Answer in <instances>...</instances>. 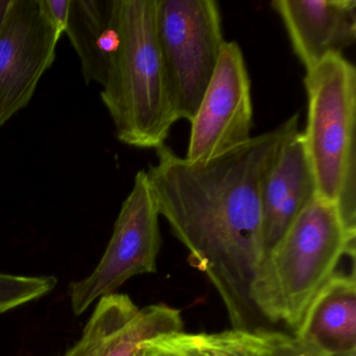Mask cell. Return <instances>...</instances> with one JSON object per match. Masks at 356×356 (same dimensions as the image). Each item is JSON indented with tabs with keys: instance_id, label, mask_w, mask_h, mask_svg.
I'll use <instances>...</instances> for the list:
<instances>
[{
	"instance_id": "cell-3",
	"label": "cell",
	"mask_w": 356,
	"mask_h": 356,
	"mask_svg": "<svg viewBox=\"0 0 356 356\" xmlns=\"http://www.w3.org/2000/svg\"><path fill=\"white\" fill-rule=\"evenodd\" d=\"M120 45L102 102L118 140L157 149L176 124L156 35V0H114Z\"/></svg>"
},
{
	"instance_id": "cell-16",
	"label": "cell",
	"mask_w": 356,
	"mask_h": 356,
	"mask_svg": "<svg viewBox=\"0 0 356 356\" xmlns=\"http://www.w3.org/2000/svg\"><path fill=\"white\" fill-rule=\"evenodd\" d=\"M40 3L47 17L64 34L70 15V0H40Z\"/></svg>"
},
{
	"instance_id": "cell-13",
	"label": "cell",
	"mask_w": 356,
	"mask_h": 356,
	"mask_svg": "<svg viewBox=\"0 0 356 356\" xmlns=\"http://www.w3.org/2000/svg\"><path fill=\"white\" fill-rule=\"evenodd\" d=\"M64 34L80 59L87 84L103 87L120 45L114 0H70Z\"/></svg>"
},
{
	"instance_id": "cell-14",
	"label": "cell",
	"mask_w": 356,
	"mask_h": 356,
	"mask_svg": "<svg viewBox=\"0 0 356 356\" xmlns=\"http://www.w3.org/2000/svg\"><path fill=\"white\" fill-rule=\"evenodd\" d=\"M195 347L206 356H259L252 330L231 329L222 332L189 333Z\"/></svg>"
},
{
	"instance_id": "cell-11",
	"label": "cell",
	"mask_w": 356,
	"mask_h": 356,
	"mask_svg": "<svg viewBox=\"0 0 356 356\" xmlns=\"http://www.w3.org/2000/svg\"><path fill=\"white\" fill-rule=\"evenodd\" d=\"M316 197L318 189L314 172L302 132H298L283 145L262 187L264 257L297 216Z\"/></svg>"
},
{
	"instance_id": "cell-5",
	"label": "cell",
	"mask_w": 356,
	"mask_h": 356,
	"mask_svg": "<svg viewBox=\"0 0 356 356\" xmlns=\"http://www.w3.org/2000/svg\"><path fill=\"white\" fill-rule=\"evenodd\" d=\"M156 35L176 122H191L224 47L214 0H156Z\"/></svg>"
},
{
	"instance_id": "cell-6",
	"label": "cell",
	"mask_w": 356,
	"mask_h": 356,
	"mask_svg": "<svg viewBox=\"0 0 356 356\" xmlns=\"http://www.w3.org/2000/svg\"><path fill=\"white\" fill-rule=\"evenodd\" d=\"M159 218L147 170H139L97 268L86 278L70 284L74 314L81 316L95 301L115 293L129 279L155 273L162 243Z\"/></svg>"
},
{
	"instance_id": "cell-9",
	"label": "cell",
	"mask_w": 356,
	"mask_h": 356,
	"mask_svg": "<svg viewBox=\"0 0 356 356\" xmlns=\"http://www.w3.org/2000/svg\"><path fill=\"white\" fill-rule=\"evenodd\" d=\"M180 310L166 304L139 308L124 293L97 301L82 337L63 356H132L143 341L182 331Z\"/></svg>"
},
{
	"instance_id": "cell-18",
	"label": "cell",
	"mask_w": 356,
	"mask_h": 356,
	"mask_svg": "<svg viewBox=\"0 0 356 356\" xmlns=\"http://www.w3.org/2000/svg\"><path fill=\"white\" fill-rule=\"evenodd\" d=\"M1 18H3V16H1ZM1 18H0V20H1Z\"/></svg>"
},
{
	"instance_id": "cell-2",
	"label": "cell",
	"mask_w": 356,
	"mask_h": 356,
	"mask_svg": "<svg viewBox=\"0 0 356 356\" xmlns=\"http://www.w3.org/2000/svg\"><path fill=\"white\" fill-rule=\"evenodd\" d=\"M356 230L337 205L316 197L287 229L256 273L251 300L257 316L283 323L297 337L310 308L345 257L355 258Z\"/></svg>"
},
{
	"instance_id": "cell-10",
	"label": "cell",
	"mask_w": 356,
	"mask_h": 356,
	"mask_svg": "<svg viewBox=\"0 0 356 356\" xmlns=\"http://www.w3.org/2000/svg\"><path fill=\"white\" fill-rule=\"evenodd\" d=\"M270 5L305 72L355 43V0H274Z\"/></svg>"
},
{
	"instance_id": "cell-7",
	"label": "cell",
	"mask_w": 356,
	"mask_h": 356,
	"mask_svg": "<svg viewBox=\"0 0 356 356\" xmlns=\"http://www.w3.org/2000/svg\"><path fill=\"white\" fill-rule=\"evenodd\" d=\"M63 33L40 0H9L0 20V129L29 105Z\"/></svg>"
},
{
	"instance_id": "cell-15",
	"label": "cell",
	"mask_w": 356,
	"mask_h": 356,
	"mask_svg": "<svg viewBox=\"0 0 356 356\" xmlns=\"http://www.w3.org/2000/svg\"><path fill=\"white\" fill-rule=\"evenodd\" d=\"M252 335L259 356H323L289 333L255 328Z\"/></svg>"
},
{
	"instance_id": "cell-4",
	"label": "cell",
	"mask_w": 356,
	"mask_h": 356,
	"mask_svg": "<svg viewBox=\"0 0 356 356\" xmlns=\"http://www.w3.org/2000/svg\"><path fill=\"white\" fill-rule=\"evenodd\" d=\"M307 124L302 132L318 197L335 204L356 230V68L330 56L306 72Z\"/></svg>"
},
{
	"instance_id": "cell-12",
	"label": "cell",
	"mask_w": 356,
	"mask_h": 356,
	"mask_svg": "<svg viewBox=\"0 0 356 356\" xmlns=\"http://www.w3.org/2000/svg\"><path fill=\"white\" fill-rule=\"evenodd\" d=\"M297 337L323 356H355V270L339 272L329 281Z\"/></svg>"
},
{
	"instance_id": "cell-8",
	"label": "cell",
	"mask_w": 356,
	"mask_h": 356,
	"mask_svg": "<svg viewBox=\"0 0 356 356\" xmlns=\"http://www.w3.org/2000/svg\"><path fill=\"white\" fill-rule=\"evenodd\" d=\"M187 161L207 162L252 138L251 80L241 47L226 41L213 76L191 122Z\"/></svg>"
},
{
	"instance_id": "cell-1",
	"label": "cell",
	"mask_w": 356,
	"mask_h": 356,
	"mask_svg": "<svg viewBox=\"0 0 356 356\" xmlns=\"http://www.w3.org/2000/svg\"><path fill=\"white\" fill-rule=\"evenodd\" d=\"M299 118L201 163L162 145L147 170L160 216L218 291L233 329H254L251 289L264 258L262 187L283 145L300 132Z\"/></svg>"
},
{
	"instance_id": "cell-17",
	"label": "cell",
	"mask_w": 356,
	"mask_h": 356,
	"mask_svg": "<svg viewBox=\"0 0 356 356\" xmlns=\"http://www.w3.org/2000/svg\"><path fill=\"white\" fill-rule=\"evenodd\" d=\"M8 1L9 0H0V18H1V16L3 15V13H5L6 8H7Z\"/></svg>"
}]
</instances>
